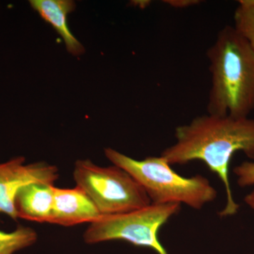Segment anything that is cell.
<instances>
[{
    "instance_id": "cell-1",
    "label": "cell",
    "mask_w": 254,
    "mask_h": 254,
    "mask_svg": "<svg viewBox=\"0 0 254 254\" xmlns=\"http://www.w3.org/2000/svg\"><path fill=\"white\" fill-rule=\"evenodd\" d=\"M176 141L161 153L170 165L201 161L218 175L225 187L226 203L222 218L238 213L230 187L229 168L232 157L242 152L254 160V119L205 114L175 128Z\"/></svg>"
},
{
    "instance_id": "cell-2",
    "label": "cell",
    "mask_w": 254,
    "mask_h": 254,
    "mask_svg": "<svg viewBox=\"0 0 254 254\" xmlns=\"http://www.w3.org/2000/svg\"><path fill=\"white\" fill-rule=\"evenodd\" d=\"M211 86L207 113L249 118L254 110V50L232 26L208 48Z\"/></svg>"
},
{
    "instance_id": "cell-3",
    "label": "cell",
    "mask_w": 254,
    "mask_h": 254,
    "mask_svg": "<svg viewBox=\"0 0 254 254\" xmlns=\"http://www.w3.org/2000/svg\"><path fill=\"white\" fill-rule=\"evenodd\" d=\"M105 155L141 185L153 204L184 203L200 210L217 198V190L206 177H182L162 155L138 160L110 148H105Z\"/></svg>"
},
{
    "instance_id": "cell-4",
    "label": "cell",
    "mask_w": 254,
    "mask_h": 254,
    "mask_svg": "<svg viewBox=\"0 0 254 254\" xmlns=\"http://www.w3.org/2000/svg\"><path fill=\"white\" fill-rule=\"evenodd\" d=\"M76 187L91 198L101 216L119 215L151 204L141 185L119 167H100L78 160L73 171Z\"/></svg>"
},
{
    "instance_id": "cell-5",
    "label": "cell",
    "mask_w": 254,
    "mask_h": 254,
    "mask_svg": "<svg viewBox=\"0 0 254 254\" xmlns=\"http://www.w3.org/2000/svg\"><path fill=\"white\" fill-rule=\"evenodd\" d=\"M181 205L151 204L128 213L100 217L92 222L83 234L87 244L122 240L136 247L168 254L158 238L159 231L172 217L180 212Z\"/></svg>"
},
{
    "instance_id": "cell-6",
    "label": "cell",
    "mask_w": 254,
    "mask_h": 254,
    "mask_svg": "<svg viewBox=\"0 0 254 254\" xmlns=\"http://www.w3.org/2000/svg\"><path fill=\"white\" fill-rule=\"evenodd\" d=\"M59 177L56 166L45 162L25 165L23 157L0 164V213L17 220L15 199L23 187L33 183L54 185Z\"/></svg>"
},
{
    "instance_id": "cell-7",
    "label": "cell",
    "mask_w": 254,
    "mask_h": 254,
    "mask_svg": "<svg viewBox=\"0 0 254 254\" xmlns=\"http://www.w3.org/2000/svg\"><path fill=\"white\" fill-rule=\"evenodd\" d=\"M101 216L91 198L81 189H54L49 223L71 227L95 222Z\"/></svg>"
},
{
    "instance_id": "cell-8",
    "label": "cell",
    "mask_w": 254,
    "mask_h": 254,
    "mask_svg": "<svg viewBox=\"0 0 254 254\" xmlns=\"http://www.w3.org/2000/svg\"><path fill=\"white\" fill-rule=\"evenodd\" d=\"M30 4L32 8L59 33L70 54L79 56L84 53V48L71 33L68 26V15L76 7L74 1L71 0H32Z\"/></svg>"
},
{
    "instance_id": "cell-9",
    "label": "cell",
    "mask_w": 254,
    "mask_h": 254,
    "mask_svg": "<svg viewBox=\"0 0 254 254\" xmlns=\"http://www.w3.org/2000/svg\"><path fill=\"white\" fill-rule=\"evenodd\" d=\"M55 186L33 183L23 187L15 199L18 218L38 222H49Z\"/></svg>"
},
{
    "instance_id": "cell-10",
    "label": "cell",
    "mask_w": 254,
    "mask_h": 254,
    "mask_svg": "<svg viewBox=\"0 0 254 254\" xmlns=\"http://www.w3.org/2000/svg\"><path fill=\"white\" fill-rule=\"evenodd\" d=\"M37 240L38 235L31 227H19L9 233L0 231V254H14L33 245Z\"/></svg>"
},
{
    "instance_id": "cell-11",
    "label": "cell",
    "mask_w": 254,
    "mask_h": 254,
    "mask_svg": "<svg viewBox=\"0 0 254 254\" xmlns=\"http://www.w3.org/2000/svg\"><path fill=\"white\" fill-rule=\"evenodd\" d=\"M234 22V28L254 50V0L239 1Z\"/></svg>"
},
{
    "instance_id": "cell-12",
    "label": "cell",
    "mask_w": 254,
    "mask_h": 254,
    "mask_svg": "<svg viewBox=\"0 0 254 254\" xmlns=\"http://www.w3.org/2000/svg\"><path fill=\"white\" fill-rule=\"evenodd\" d=\"M239 186L247 187L254 185V162H244L233 170Z\"/></svg>"
},
{
    "instance_id": "cell-13",
    "label": "cell",
    "mask_w": 254,
    "mask_h": 254,
    "mask_svg": "<svg viewBox=\"0 0 254 254\" xmlns=\"http://www.w3.org/2000/svg\"><path fill=\"white\" fill-rule=\"evenodd\" d=\"M199 2L200 1L198 0H165L164 1L165 4L170 5L173 7L178 8V9L194 6L199 4Z\"/></svg>"
},
{
    "instance_id": "cell-14",
    "label": "cell",
    "mask_w": 254,
    "mask_h": 254,
    "mask_svg": "<svg viewBox=\"0 0 254 254\" xmlns=\"http://www.w3.org/2000/svg\"><path fill=\"white\" fill-rule=\"evenodd\" d=\"M245 203H247L250 208L254 210V190L250 193L246 195L245 198Z\"/></svg>"
}]
</instances>
